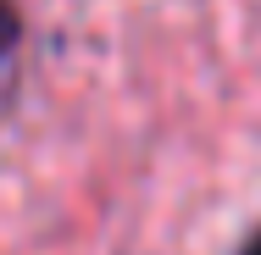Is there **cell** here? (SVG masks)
I'll return each mask as SVG.
<instances>
[{"instance_id":"cell-1","label":"cell","mask_w":261,"mask_h":255,"mask_svg":"<svg viewBox=\"0 0 261 255\" xmlns=\"http://www.w3.org/2000/svg\"><path fill=\"white\" fill-rule=\"evenodd\" d=\"M17 34H22V22H17V6H11V0H0V61L11 55Z\"/></svg>"},{"instance_id":"cell-2","label":"cell","mask_w":261,"mask_h":255,"mask_svg":"<svg viewBox=\"0 0 261 255\" xmlns=\"http://www.w3.org/2000/svg\"><path fill=\"white\" fill-rule=\"evenodd\" d=\"M239 255H261V228H256V233H250V244H245V250H239Z\"/></svg>"}]
</instances>
